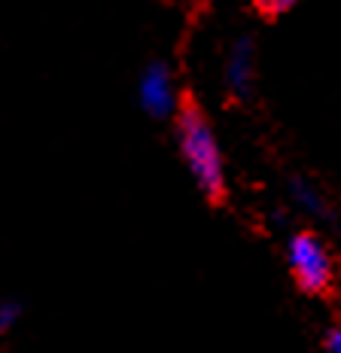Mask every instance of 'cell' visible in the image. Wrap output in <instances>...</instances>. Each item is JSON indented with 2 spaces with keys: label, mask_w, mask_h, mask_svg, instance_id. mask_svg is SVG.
Wrapping results in <instances>:
<instances>
[{
  "label": "cell",
  "mask_w": 341,
  "mask_h": 353,
  "mask_svg": "<svg viewBox=\"0 0 341 353\" xmlns=\"http://www.w3.org/2000/svg\"><path fill=\"white\" fill-rule=\"evenodd\" d=\"M174 125H177V143H180L183 161H186L195 186L202 189V195L211 204H222V198L228 192L226 165H222V152H220L217 134H213V125L192 94L180 98L174 113Z\"/></svg>",
  "instance_id": "obj_1"
},
{
  "label": "cell",
  "mask_w": 341,
  "mask_h": 353,
  "mask_svg": "<svg viewBox=\"0 0 341 353\" xmlns=\"http://www.w3.org/2000/svg\"><path fill=\"white\" fill-rule=\"evenodd\" d=\"M286 268L295 283V290L308 299L332 296L338 283V265L332 256V247L326 244L314 229H299L286 241Z\"/></svg>",
  "instance_id": "obj_2"
},
{
  "label": "cell",
  "mask_w": 341,
  "mask_h": 353,
  "mask_svg": "<svg viewBox=\"0 0 341 353\" xmlns=\"http://www.w3.org/2000/svg\"><path fill=\"white\" fill-rule=\"evenodd\" d=\"M137 94H140L144 110L150 116H155V119H165V116L177 113V104H180L177 88H174V77H170V70L162 61L146 64L144 77H140Z\"/></svg>",
  "instance_id": "obj_3"
},
{
  "label": "cell",
  "mask_w": 341,
  "mask_h": 353,
  "mask_svg": "<svg viewBox=\"0 0 341 353\" xmlns=\"http://www.w3.org/2000/svg\"><path fill=\"white\" fill-rule=\"evenodd\" d=\"M256 43L253 37H238L228 49V58H226V88L235 101H247L256 88Z\"/></svg>",
  "instance_id": "obj_4"
},
{
  "label": "cell",
  "mask_w": 341,
  "mask_h": 353,
  "mask_svg": "<svg viewBox=\"0 0 341 353\" xmlns=\"http://www.w3.org/2000/svg\"><path fill=\"white\" fill-rule=\"evenodd\" d=\"M290 192H293L295 204H299L302 210L314 213V216H329V208H326V198H323L320 192H317V189L311 186L308 180H293Z\"/></svg>",
  "instance_id": "obj_5"
},
{
  "label": "cell",
  "mask_w": 341,
  "mask_h": 353,
  "mask_svg": "<svg viewBox=\"0 0 341 353\" xmlns=\"http://www.w3.org/2000/svg\"><path fill=\"white\" fill-rule=\"evenodd\" d=\"M299 3H302V0H253L256 12H259L262 19H269V21L284 19L286 12H293Z\"/></svg>",
  "instance_id": "obj_6"
},
{
  "label": "cell",
  "mask_w": 341,
  "mask_h": 353,
  "mask_svg": "<svg viewBox=\"0 0 341 353\" xmlns=\"http://www.w3.org/2000/svg\"><path fill=\"white\" fill-rule=\"evenodd\" d=\"M16 320H19V307L12 301H3L0 305V329H10Z\"/></svg>",
  "instance_id": "obj_7"
},
{
  "label": "cell",
  "mask_w": 341,
  "mask_h": 353,
  "mask_svg": "<svg viewBox=\"0 0 341 353\" xmlns=\"http://www.w3.org/2000/svg\"><path fill=\"white\" fill-rule=\"evenodd\" d=\"M323 347H326V353H341V323L329 329V335H326Z\"/></svg>",
  "instance_id": "obj_8"
}]
</instances>
